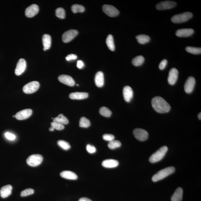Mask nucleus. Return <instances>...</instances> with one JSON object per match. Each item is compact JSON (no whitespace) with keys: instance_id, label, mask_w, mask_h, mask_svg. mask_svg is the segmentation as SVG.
Wrapping results in <instances>:
<instances>
[{"instance_id":"nucleus-1","label":"nucleus","mask_w":201,"mask_h":201,"mask_svg":"<svg viewBox=\"0 0 201 201\" xmlns=\"http://www.w3.org/2000/svg\"><path fill=\"white\" fill-rule=\"evenodd\" d=\"M152 106L155 110L160 113L168 112L171 109L169 104L161 97H154L152 100Z\"/></svg>"},{"instance_id":"nucleus-21","label":"nucleus","mask_w":201,"mask_h":201,"mask_svg":"<svg viewBox=\"0 0 201 201\" xmlns=\"http://www.w3.org/2000/svg\"><path fill=\"white\" fill-rule=\"evenodd\" d=\"M95 82L96 85L98 87H102L104 84V76L103 72H98L95 75Z\"/></svg>"},{"instance_id":"nucleus-45","label":"nucleus","mask_w":201,"mask_h":201,"mask_svg":"<svg viewBox=\"0 0 201 201\" xmlns=\"http://www.w3.org/2000/svg\"><path fill=\"white\" fill-rule=\"evenodd\" d=\"M79 201H92L87 198L83 197L79 199Z\"/></svg>"},{"instance_id":"nucleus-17","label":"nucleus","mask_w":201,"mask_h":201,"mask_svg":"<svg viewBox=\"0 0 201 201\" xmlns=\"http://www.w3.org/2000/svg\"><path fill=\"white\" fill-rule=\"evenodd\" d=\"M194 33V30L192 29L184 28L177 30L175 34L178 37H185L190 36Z\"/></svg>"},{"instance_id":"nucleus-48","label":"nucleus","mask_w":201,"mask_h":201,"mask_svg":"<svg viewBox=\"0 0 201 201\" xmlns=\"http://www.w3.org/2000/svg\"><path fill=\"white\" fill-rule=\"evenodd\" d=\"M43 50H44V51H46V49H44V48L43 49Z\"/></svg>"},{"instance_id":"nucleus-16","label":"nucleus","mask_w":201,"mask_h":201,"mask_svg":"<svg viewBox=\"0 0 201 201\" xmlns=\"http://www.w3.org/2000/svg\"><path fill=\"white\" fill-rule=\"evenodd\" d=\"M59 81L67 85L72 87L75 85V82L72 77L67 75H61L59 76Z\"/></svg>"},{"instance_id":"nucleus-4","label":"nucleus","mask_w":201,"mask_h":201,"mask_svg":"<svg viewBox=\"0 0 201 201\" xmlns=\"http://www.w3.org/2000/svg\"><path fill=\"white\" fill-rule=\"evenodd\" d=\"M193 16L192 13L186 12L174 16L171 18V21L173 23H181L188 21Z\"/></svg>"},{"instance_id":"nucleus-2","label":"nucleus","mask_w":201,"mask_h":201,"mask_svg":"<svg viewBox=\"0 0 201 201\" xmlns=\"http://www.w3.org/2000/svg\"><path fill=\"white\" fill-rule=\"evenodd\" d=\"M175 168L173 167H170L162 169L158 172L153 176L152 180L154 182H157L163 179L169 175L174 173Z\"/></svg>"},{"instance_id":"nucleus-9","label":"nucleus","mask_w":201,"mask_h":201,"mask_svg":"<svg viewBox=\"0 0 201 201\" xmlns=\"http://www.w3.org/2000/svg\"><path fill=\"white\" fill-rule=\"evenodd\" d=\"M78 32L77 30H71L67 31L62 35V41L64 43H67L74 39L77 36Z\"/></svg>"},{"instance_id":"nucleus-49","label":"nucleus","mask_w":201,"mask_h":201,"mask_svg":"<svg viewBox=\"0 0 201 201\" xmlns=\"http://www.w3.org/2000/svg\"><path fill=\"white\" fill-rule=\"evenodd\" d=\"M77 85L78 86H79V85L77 84Z\"/></svg>"},{"instance_id":"nucleus-43","label":"nucleus","mask_w":201,"mask_h":201,"mask_svg":"<svg viewBox=\"0 0 201 201\" xmlns=\"http://www.w3.org/2000/svg\"><path fill=\"white\" fill-rule=\"evenodd\" d=\"M77 56L74 54H71L68 55L66 57V60L67 61H70L72 60H75L77 59Z\"/></svg>"},{"instance_id":"nucleus-15","label":"nucleus","mask_w":201,"mask_h":201,"mask_svg":"<svg viewBox=\"0 0 201 201\" xmlns=\"http://www.w3.org/2000/svg\"><path fill=\"white\" fill-rule=\"evenodd\" d=\"M33 111L30 109L22 110L18 112L15 115V118L18 120H23L27 119L31 115Z\"/></svg>"},{"instance_id":"nucleus-33","label":"nucleus","mask_w":201,"mask_h":201,"mask_svg":"<svg viewBox=\"0 0 201 201\" xmlns=\"http://www.w3.org/2000/svg\"><path fill=\"white\" fill-rule=\"evenodd\" d=\"M187 52L194 55H198L201 53V48L194 47L188 46L186 48Z\"/></svg>"},{"instance_id":"nucleus-26","label":"nucleus","mask_w":201,"mask_h":201,"mask_svg":"<svg viewBox=\"0 0 201 201\" xmlns=\"http://www.w3.org/2000/svg\"><path fill=\"white\" fill-rule=\"evenodd\" d=\"M136 39L140 44H143L147 43L150 40V38L147 35L140 34L136 36Z\"/></svg>"},{"instance_id":"nucleus-29","label":"nucleus","mask_w":201,"mask_h":201,"mask_svg":"<svg viewBox=\"0 0 201 201\" xmlns=\"http://www.w3.org/2000/svg\"><path fill=\"white\" fill-rule=\"evenodd\" d=\"M106 43L108 49L113 51L115 50V45L113 36L111 34L108 35L106 40Z\"/></svg>"},{"instance_id":"nucleus-19","label":"nucleus","mask_w":201,"mask_h":201,"mask_svg":"<svg viewBox=\"0 0 201 201\" xmlns=\"http://www.w3.org/2000/svg\"><path fill=\"white\" fill-rule=\"evenodd\" d=\"M12 189V186L10 185H7L3 186L0 190V195L3 198L8 197L11 194Z\"/></svg>"},{"instance_id":"nucleus-10","label":"nucleus","mask_w":201,"mask_h":201,"mask_svg":"<svg viewBox=\"0 0 201 201\" xmlns=\"http://www.w3.org/2000/svg\"><path fill=\"white\" fill-rule=\"evenodd\" d=\"M176 4V3L174 1H165L162 2L156 5V8L159 10H166L173 8L175 7Z\"/></svg>"},{"instance_id":"nucleus-28","label":"nucleus","mask_w":201,"mask_h":201,"mask_svg":"<svg viewBox=\"0 0 201 201\" xmlns=\"http://www.w3.org/2000/svg\"><path fill=\"white\" fill-rule=\"evenodd\" d=\"M145 59L142 56H137L132 60V63L134 66H141L144 63Z\"/></svg>"},{"instance_id":"nucleus-37","label":"nucleus","mask_w":201,"mask_h":201,"mask_svg":"<svg viewBox=\"0 0 201 201\" xmlns=\"http://www.w3.org/2000/svg\"><path fill=\"white\" fill-rule=\"evenodd\" d=\"M34 193V190L32 189H26L22 191L20 195L21 197H25V196L31 195Z\"/></svg>"},{"instance_id":"nucleus-23","label":"nucleus","mask_w":201,"mask_h":201,"mask_svg":"<svg viewBox=\"0 0 201 201\" xmlns=\"http://www.w3.org/2000/svg\"><path fill=\"white\" fill-rule=\"evenodd\" d=\"M60 176L66 179L71 180H76L78 178L77 175L75 173L71 171H65L61 172L60 174Z\"/></svg>"},{"instance_id":"nucleus-11","label":"nucleus","mask_w":201,"mask_h":201,"mask_svg":"<svg viewBox=\"0 0 201 201\" xmlns=\"http://www.w3.org/2000/svg\"><path fill=\"white\" fill-rule=\"evenodd\" d=\"M196 84L195 78L190 76L184 84V90L187 93L190 94L193 91Z\"/></svg>"},{"instance_id":"nucleus-20","label":"nucleus","mask_w":201,"mask_h":201,"mask_svg":"<svg viewBox=\"0 0 201 201\" xmlns=\"http://www.w3.org/2000/svg\"><path fill=\"white\" fill-rule=\"evenodd\" d=\"M88 94L85 92H75L70 94L69 98L72 100H83L87 98Z\"/></svg>"},{"instance_id":"nucleus-32","label":"nucleus","mask_w":201,"mask_h":201,"mask_svg":"<svg viewBox=\"0 0 201 201\" xmlns=\"http://www.w3.org/2000/svg\"><path fill=\"white\" fill-rule=\"evenodd\" d=\"M121 143L119 140H113L112 141L108 143V146L110 149H114L116 148L120 147L121 146Z\"/></svg>"},{"instance_id":"nucleus-3","label":"nucleus","mask_w":201,"mask_h":201,"mask_svg":"<svg viewBox=\"0 0 201 201\" xmlns=\"http://www.w3.org/2000/svg\"><path fill=\"white\" fill-rule=\"evenodd\" d=\"M168 148L166 146H163L152 155L149 158V161L152 163L157 162L162 160L165 156L168 151Z\"/></svg>"},{"instance_id":"nucleus-39","label":"nucleus","mask_w":201,"mask_h":201,"mask_svg":"<svg viewBox=\"0 0 201 201\" xmlns=\"http://www.w3.org/2000/svg\"><path fill=\"white\" fill-rule=\"evenodd\" d=\"M103 139L104 140H106L107 141L111 142L114 140L115 139V137L114 135L111 134H106L103 136Z\"/></svg>"},{"instance_id":"nucleus-42","label":"nucleus","mask_w":201,"mask_h":201,"mask_svg":"<svg viewBox=\"0 0 201 201\" xmlns=\"http://www.w3.org/2000/svg\"><path fill=\"white\" fill-rule=\"evenodd\" d=\"M5 136L6 138L8 139L11 140H15L16 138L14 134L9 133V132H6L5 134Z\"/></svg>"},{"instance_id":"nucleus-40","label":"nucleus","mask_w":201,"mask_h":201,"mask_svg":"<svg viewBox=\"0 0 201 201\" xmlns=\"http://www.w3.org/2000/svg\"><path fill=\"white\" fill-rule=\"evenodd\" d=\"M86 149L87 150L90 154H94L96 151V149L95 147L90 145H87L86 146Z\"/></svg>"},{"instance_id":"nucleus-22","label":"nucleus","mask_w":201,"mask_h":201,"mask_svg":"<svg viewBox=\"0 0 201 201\" xmlns=\"http://www.w3.org/2000/svg\"><path fill=\"white\" fill-rule=\"evenodd\" d=\"M103 166L106 168H114L118 166L119 162L114 159H106L104 161L102 164Z\"/></svg>"},{"instance_id":"nucleus-18","label":"nucleus","mask_w":201,"mask_h":201,"mask_svg":"<svg viewBox=\"0 0 201 201\" xmlns=\"http://www.w3.org/2000/svg\"><path fill=\"white\" fill-rule=\"evenodd\" d=\"M123 95L124 100L127 102H130L133 97V92L131 88L126 86L123 89Z\"/></svg>"},{"instance_id":"nucleus-30","label":"nucleus","mask_w":201,"mask_h":201,"mask_svg":"<svg viewBox=\"0 0 201 201\" xmlns=\"http://www.w3.org/2000/svg\"><path fill=\"white\" fill-rule=\"evenodd\" d=\"M79 126L83 128H87L91 125L90 121L85 117L81 118L79 123Z\"/></svg>"},{"instance_id":"nucleus-46","label":"nucleus","mask_w":201,"mask_h":201,"mask_svg":"<svg viewBox=\"0 0 201 201\" xmlns=\"http://www.w3.org/2000/svg\"><path fill=\"white\" fill-rule=\"evenodd\" d=\"M54 129H54L53 127L52 126L50 129H49V130H50V131H53Z\"/></svg>"},{"instance_id":"nucleus-25","label":"nucleus","mask_w":201,"mask_h":201,"mask_svg":"<svg viewBox=\"0 0 201 201\" xmlns=\"http://www.w3.org/2000/svg\"><path fill=\"white\" fill-rule=\"evenodd\" d=\"M42 40L44 48L48 50L50 48L52 43L51 36L49 34H44L43 36Z\"/></svg>"},{"instance_id":"nucleus-24","label":"nucleus","mask_w":201,"mask_h":201,"mask_svg":"<svg viewBox=\"0 0 201 201\" xmlns=\"http://www.w3.org/2000/svg\"><path fill=\"white\" fill-rule=\"evenodd\" d=\"M183 190L181 187L177 188L172 196L171 201H181L183 199Z\"/></svg>"},{"instance_id":"nucleus-31","label":"nucleus","mask_w":201,"mask_h":201,"mask_svg":"<svg viewBox=\"0 0 201 201\" xmlns=\"http://www.w3.org/2000/svg\"><path fill=\"white\" fill-rule=\"evenodd\" d=\"M100 114L106 117H110L112 114L111 111L108 108L105 107H103L100 109Z\"/></svg>"},{"instance_id":"nucleus-8","label":"nucleus","mask_w":201,"mask_h":201,"mask_svg":"<svg viewBox=\"0 0 201 201\" xmlns=\"http://www.w3.org/2000/svg\"><path fill=\"white\" fill-rule=\"evenodd\" d=\"M103 12L110 17L117 16L119 14V10L115 7L108 5H104L103 6Z\"/></svg>"},{"instance_id":"nucleus-6","label":"nucleus","mask_w":201,"mask_h":201,"mask_svg":"<svg viewBox=\"0 0 201 201\" xmlns=\"http://www.w3.org/2000/svg\"><path fill=\"white\" fill-rule=\"evenodd\" d=\"M40 84L37 81H32L25 85L23 88L24 93L30 94L34 93L39 89Z\"/></svg>"},{"instance_id":"nucleus-5","label":"nucleus","mask_w":201,"mask_h":201,"mask_svg":"<svg viewBox=\"0 0 201 201\" xmlns=\"http://www.w3.org/2000/svg\"><path fill=\"white\" fill-rule=\"evenodd\" d=\"M43 157L39 154H33L30 155L27 159V163L30 166H38L42 163Z\"/></svg>"},{"instance_id":"nucleus-35","label":"nucleus","mask_w":201,"mask_h":201,"mask_svg":"<svg viewBox=\"0 0 201 201\" xmlns=\"http://www.w3.org/2000/svg\"><path fill=\"white\" fill-rule=\"evenodd\" d=\"M57 144H58L59 146L65 150H68L71 147V145L69 144V143L65 141V140H59L57 142Z\"/></svg>"},{"instance_id":"nucleus-47","label":"nucleus","mask_w":201,"mask_h":201,"mask_svg":"<svg viewBox=\"0 0 201 201\" xmlns=\"http://www.w3.org/2000/svg\"><path fill=\"white\" fill-rule=\"evenodd\" d=\"M198 117L199 119L200 120H201V113H199V114L198 115Z\"/></svg>"},{"instance_id":"nucleus-7","label":"nucleus","mask_w":201,"mask_h":201,"mask_svg":"<svg viewBox=\"0 0 201 201\" xmlns=\"http://www.w3.org/2000/svg\"><path fill=\"white\" fill-rule=\"evenodd\" d=\"M133 134L136 139L140 141H144L148 138L149 135L146 130L141 129H136L133 130Z\"/></svg>"},{"instance_id":"nucleus-12","label":"nucleus","mask_w":201,"mask_h":201,"mask_svg":"<svg viewBox=\"0 0 201 201\" xmlns=\"http://www.w3.org/2000/svg\"><path fill=\"white\" fill-rule=\"evenodd\" d=\"M178 72L176 68H173L169 72L168 81L171 85H174L177 80Z\"/></svg>"},{"instance_id":"nucleus-14","label":"nucleus","mask_w":201,"mask_h":201,"mask_svg":"<svg viewBox=\"0 0 201 201\" xmlns=\"http://www.w3.org/2000/svg\"><path fill=\"white\" fill-rule=\"evenodd\" d=\"M26 68V62L23 59H21L17 64L15 70V74L17 76L20 75L25 71Z\"/></svg>"},{"instance_id":"nucleus-36","label":"nucleus","mask_w":201,"mask_h":201,"mask_svg":"<svg viewBox=\"0 0 201 201\" xmlns=\"http://www.w3.org/2000/svg\"><path fill=\"white\" fill-rule=\"evenodd\" d=\"M56 15L60 19H63L65 18V11L63 8H59L56 9Z\"/></svg>"},{"instance_id":"nucleus-13","label":"nucleus","mask_w":201,"mask_h":201,"mask_svg":"<svg viewBox=\"0 0 201 201\" xmlns=\"http://www.w3.org/2000/svg\"><path fill=\"white\" fill-rule=\"evenodd\" d=\"M39 11V7L36 4L31 5L25 11V15L27 17L31 18L37 14Z\"/></svg>"},{"instance_id":"nucleus-34","label":"nucleus","mask_w":201,"mask_h":201,"mask_svg":"<svg viewBox=\"0 0 201 201\" xmlns=\"http://www.w3.org/2000/svg\"><path fill=\"white\" fill-rule=\"evenodd\" d=\"M72 11L74 13L77 12H83L85 11V8L84 6L80 5H73L71 7Z\"/></svg>"},{"instance_id":"nucleus-44","label":"nucleus","mask_w":201,"mask_h":201,"mask_svg":"<svg viewBox=\"0 0 201 201\" xmlns=\"http://www.w3.org/2000/svg\"><path fill=\"white\" fill-rule=\"evenodd\" d=\"M83 62L81 60H78L77 63V66L78 68L81 69L84 66Z\"/></svg>"},{"instance_id":"nucleus-27","label":"nucleus","mask_w":201,"mask_h":201,"mask_svg":"<svg viewBox=\"0 0 201 201\" xmlns=\"http://www.w3.org/2000/svg\"><path fill=\"white\" fill-rule=\"evenodd\" d=\"M59 123L62 124H67L68 123L69 120L63 114H60L57 117L54 118L53 122Z\"/></svg>"},{"instance_id":"nucleus-41","label":"nucleus","mask_w":201,"mask_h":201,"mask_svg":"<svg viewBox=\"0 0 201 201\" xmlns=\"http://www.w3.org/2000/svg\"><path fill=\"white\" fill-rule=\"evenodd\" d=\"M167 60L166 59L162 60L159 64V68L160 70H163L166 67L167 64Z\"/></svg>"},{"instance_id":"nucleus-38","label":"nucleus","mask_w":201,"mask_h":201,"mask_svg":"<svg viewBox=\"0 0 201 201\" xmlns=\"http://www.w3.org/2000/svg\"><path fill=\"white\" fill-rule=\"evenodd\" d=\"M51 126L53 127L54 129H56L57 130H62L65 128L63 124L57 122H53L51 123Z\"/></svg>"}]
</instances>
